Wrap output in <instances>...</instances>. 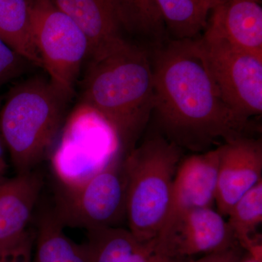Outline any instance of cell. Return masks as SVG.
Returning <instances> with one entry per match:
<instances>
[{
  "label": "cell",
  "mask_w": 262,
  "mask_h": 262,
  "mask_svg": "<svg viewBox=\"0 0 262 262\" xmlns=\"http://www.w3.org/2000/svg\"><path fill=\"white\" fill-rule=\"evenodd\" d=\"M151 56L155 115L161 135L200 153L253 136L258 129L226 104L210 72L200 38L157 45Z\"/></svg>",
  "instance_id": "obj_1"
},
{
  "label": "cell",
  "mask_w": 262,
  "mask_h": 262,
  "mask_svg": "<svg viewBox=\"0 0 262 262\" xmlns=\"http://www.w3.org/2000/svg\"><path fill=\"white\" fill-rule=\"evenodd\" d=\"M151 56L125 41L91 58L80 103L94 108L115 131L126 156L136 146L154 110Z\"/></svg>",
  "instance_id": "obj_2"
},
{
  "label": "cell",
  "mask_w": 262,
  "mask_h": 262,
  "mask_svg": "<svg viewBox=\"0 0 262 262\" xmlns=\"http://www.w3.org/2000/svg\"><path fill=\"white\" fill-rule=\"evenodd\" d=\"M72 98L42 77L26 80L10 91L0 108V136L17 174L34 170L51 153Z\"/></svg>",
  "instance_id": "obj_3"
},
{
  "label": "cell",
  "mask_w": 262,
  "mask_h": 262,
  "mask_svg": "<svg viewBox=\"0 0 262 262\" xmlns=\"http://www.w3.org/2000/svg\"><path fill=\"white\" fill-rule=\"evenodd\" d=\"M182 151L157 134L125 156L126 222L129 230L140 241L156 238L163 228Z\"/></svg>",
  "instance_id": "obj_4"
},
{
  "label": "cell",
  "mask_w": 262,
  "mask_h": 262,
  "mask_svg": "<svg viewBox=\"0 0 262 262\" xmlns=\"http://www.w3.org/2000/svg\"><path fill=\"white\" fill-rule=\"evenodd\" d=\"M58 144L51 151V167L59 185L83 184L119 154L115 131L101 115L79 103L67 116Z\"/></svg>",
  "instance_id": "obj_5"
},
{
  "label": "cell",
  "mask_w": 262,
  "mask_h": 262,
  "mask_svg": "<svg viewBox=\"0 0 262 262\" xmlns=\"http://www.w3.org/2000/svg\"><path fill=\"white\" fill-rule=\"evenodd\" d=\"M125 158L119 154L102 170L77 187L59 185L53 211L63 227L89 230L121 227L126 222Z\"/></svg>",
  "instance_id": "obj_6"
},
{
  "label": "cell",
  "mask_w": 262,
  "mask_h": 262,
  "mask_svg": "<svg viewBox=\"0 0 262 262\" xmlns=\"http://www.w3.org/2000/svg\"><path fill=\"white\" fill-rule=\"evenodd\" d=\"M33 40L48 78L73 97L82 63L89 58L87 37L50 0H29Z\"/></svg>",
  "instance_id": "obj_7"
},
{
  "label": "cell",
  "mask_w": 262,
  "mask_h": 262,
  "mask_svg": "<svg viewBox=\"0 0 262 262\" xmlns=\"http://www.w3.org/2000/svg\"><path fill=\"white\" fill-rule=\"evenodd\" d=\"M208 68L222 99L246 119L262 113V58L223 38L204 32L199 37Z\"/></svg>",
  "instance_id": "obj_8"
},
{
  "label": "cell",
  "mask_w": 262,
  "mask_h": 262,
  "mask_svg": "<svg viewBox=\"0 0 262 262\" xmlns=\"http://www.w3.org/2000/svg\"><path fill=\"white\" fill-rule=\"evenodd\" d=\"M157 238L160 251L171 261L204 256L239 245L225 216L213 208L177 213L165 222Z\"/></svg>",
  "instance_id": "obj_9"
},
{
  "label": "cell",
  "mask_w": 262,
  "mask_h": 262,
  "mask_svg": "<svg viewBox=\"0 0 262 262\" xmlns=\"http://www.w3.org/2000/svg\"><path fill=\"white\" fill-rule=\"evenodd\" d=\"M215 205L227 216L241 196L262 180L261 139L242 137L220 145Z\"/></svg>",
  "instance_id": "obj_10"
},
{
  "label": "cell",
  "mask_w": 262,
  "mask_h": 262,
  "mask_svg": "<svg viewBox=\"0 0 262 262\" xmlns=\"http://www.w3.org/2000/svg\"><path fill=\"white\" fill-rule=\"evenodd\" d=\"M220 159L218 146L181 160L174 177L165 222L181 212L213 208L215 204Z\"/></svg>",
  "instance_id": "obj_11"
},
{
  "label": "cell",
  "mask_w": 262,
  "mask_h": 262,
  "mask_svg": "<svg viewBox=\"0 0 262 262\" xmlns=\"http://www.w3.org/2000/svg\"><path fill=\"white\" fill-rule=\"evenodd\" d=\"M79 27L89 43L90 59L125 42L124 28L114 0H50Z\"/></svg>",
  "instance_id": "obj_12"
},
{
  "label": "cell",
  "mask_w": 262,
  "mask_h": 262,
  "mask_svg": "<svg viewBox=\"0 0 262 262\" xmlns=\"http://www.w3.org/2000/svg\"><path fill=\"white\" fill-rule=\"evenodd\" d=\"M204 32L262 58L261 2L222 0L212 10Z\"/></svg>",
  "instance_id": "obj_13"
},
{
  "label": "cell",
  "mask_w": 262,
  "mask_h": 262,
  "mask_svg": "<svg viewBox=\"0 0 262 262\" xmlns=\"http://www.w3.org/2000/svg\"><path fill=\"white\" fill-rule=\"evenodd\" d=\"M43 182L42 174L33 170L0 183V244L29 229Z\"/></svg>",
  "instance_id": "obj_14"
},
{
  "label": "cell",
  "mask_w": 262,
  "mask_h": 262,
  "mask_svg": "<svg viewBox=\"0 0 262 262\" xmlns=\"http://www.w3.org/2000/svg\"><path fill=\"white\" fill-rule=\"evenodd\" d=\"M87 231L83 244L89 262H171L160 251L158 238L142 241L128 229L100 227Z\"/></svg>",
  "instance_id": "obj_15"
},
{
  "label": "cell",
  "mask_w": 262,
  "mask_h": 262,
  "mask_svg": "<svg viewBox=\"0 0 262 262\" xmlns=\"http://www.w3.org/2000/svg\"><path fill=\"white\" fill-rule=\"evenodd\" d=\"M53 210L43 212L38 220L33 262H89L83 244H77L63 232Z\"/></svg>",
  "instance_id": "obj_16"
},
{
  "label": "cell",
  "mask_w": 262,
  "mask_h": 262,
  "mask_svg": "<svg viewBox=\"0 0 262 262\" xmlns=\"http://www.w3.org/2000/svg\"><path fill=\"white\" fill-rule=\"evenodd\" d=\"M222 0H157L167 34L172 39L201 37L212 10Z\"/></svg>",
  "instance_id": "obj_17"
},
{
  "label": "cell",
  "mask_w": 262,
  "mask_h": 262,
  "mask_svg": "<svg viewBox=\"0 0 262 262\" xmlns=\"http://www.w3.org/2000/svg\"><path fill=\"white\" fill-rule=\"evenodd\" d=\"M29 0H0V38L32 65L42 68L33 40Z\"/></svg>",
  "instance_id": "obj_18"
},
{
  "label": "cell",
  "mask_w": 262,
  "mask_h": 262,
  "mask_svg": "<svg viewBox=\"0 0 262 262\" xmlns=\"http://www.w3.org/2000/svg\"><path fill=\"white\" fill-rule=\"evenodd\" d=\"M227 217L237 244L245 251L261 244L258 229L262 223V180L236 202Z\"/></svg>",
  "instance_id": "obj_19"
},
{
  "label": "cell",
  "mask_w": 262,
  "mask_h": 262,
  "mask_svg": "<svg viewBox=\"0 0 262 262\" xmlns=\"http://www.w3.org/2000/svg\"><path fill=\"white\" fill-rule=\"evenodd\" d=\"M124 30L157 43L167 35L157 0H114Z\"/></svg>",
  "instance_id": "obj_20"
},
{
  "label": "cell",
  "mask_w": 262,
  "mask_h": 262,
  "mask_svg": "<svg viewBox=\"0 0 262 262\" xmlns=\"http://www.w3.org/2000/svg\"><path fill=\"white\" fill-rule=\"evenodd\" d=\"M35 232L29 228L16 238L0 244V262H33Z\"/></svg>",
  "instance_id": "obj_21"
},
{
  "label": "cell",
  "mask_w": 262,
  "mask_h": 262,
  "mask_svg": "<svg viewBox=\"0 0 262 262\" xmlns=\"http://www.w3.org/2000/svg\"><path fill=\"white\" fill-rule=\"evenodd\" d=\"M32 65L0 38V88L20 77Z\"/></svg>",
  "instance_id": "obj_22"
},
{
  "label": "cell",
  "mask_w": 262,
  "mask_h": 262,
  "mask_svg": "<svg viewBox=\"0 0 262 262\" xmlns=\"http://www.w3.org/2000/svg\"><path fill=\"white\" fill-rule=\"evenodd\" d=\"M245 250L239 245L204 255L199 258H188L186 262H238L243 257Z\"/></svg>",
  "instance_id": "obj_23"
},
{
  "label": "cell",
  "mask_w": 262,
  "mask_h": 262,
  "mask_svg": "<svg viewBox=\"0 0 262 262\" xmlns=\"http://www.w3.org/2000/svg\"><path fill=\"white\" fill-rule=\"evenodd\" d=\"M238 262H262V258L256 257V256H253L251 253L245 251L244 256Z\"/></svg>",
  "instance_id": "obj_24"
},
{
  "label": "cell",
  "mask_w": 262,
  "mask_h": 262,
  "mask_svg": "<svg viewBox=\"0 0 262 262\" xmlns=\"http://www.w3.org/2000/svg\"><path fill=\"white\" fill-rule=\"evenodd\" d=\"M188 258H180V259H174L171 262H186Z\"/></svg>",
  "instance_id": "obj_25"
},
{
  "label": "cell",
  "mask_w": 262,
  "mask_h": 262,
  "mask_svg": "<svg viewBox=\"0 0 262 262\" xmlns=\"http://www.w3.org/2000/svg\"><path fill=\"white\" fill-rule=\"evenodd\" d=\"M2 107V100L1 98H0V108Z\"/></svg>",
  "instance_id": "obj_26"
},
{
  "label": "cell",
  "mask_w": 262,
  "mask_h": 262,
  "mask_svg": "<svg viewBox=\"0 0 262 262\" xmlns=\"http://www.w3.org/2000/svg\"><path fill=\"white\" fill-rule=\"evenodd\" d=\"M258 1L261 2V0H258Z\"/></svg>",
  "instance_id": "obj_27"
}]
</instances>
